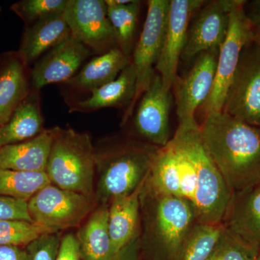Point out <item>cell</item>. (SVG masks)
<instances>
[{
	"label": "cell",
	"mask_w": 260,
	"mask_h": 260,
	"mask_svg": "<svg viewBox=\"0 0 260 260\" xmlns=\"http://www.w3.org/2000/svg\"><path fill=\"white\" fill-rule=\"evenodd\" d=\"M237 0H214L200 8L188 30L181 57L188 61L205 51L220 49L227 36L229 18Z\"/></svg>",
	"instance_id": "5bb4252c"
},
{
	"label": "cell",
	"mask_w": 260,
	"mask_h": 260,
	"mask_svg": "<svg viewBox=\"0 0 260 260\" xmlns=\"http://www.w3.org/2000/svg\"><path fill=\"white\" fill-rule=\"evenodd\" d=\"M64 16L72 36L90 50L104 54L116 47L105 0H68Z\"/></svg>",
	"instance_id": "30bf717a"
},
{
	"label": "cell",
	"mask_w": 260,
	"mask_h": 260,
	"mask_svg": "<svg viewBox=\"0 0 260 260\" xmlns=\"http://www.w3.org/2000/svg\"><path fill=\"white\" fill-rule=\"evenodd\" d=\"M171 90L165 88L160 75L155 73L137 104L134 118L135 129L145 143L162 148L171 140Z\"/></svg>",
	"instance_id": "4fadbf2b"
},
{
	"label": "cell",
	"mask_w": 260,
	"mask_h": 260,
	"mask_svg": "<svg viewBox=\"0 0 260 260\" xmlns=\"http://www.w3.org/2000/svg\"><path fill=\"white\" fill-rule=\"evenodd\" d=\"M27 66L18 51L0 57V126L5 125L30 91Z\"/></svg>",
	"instance_id": "e0dca14e"
},
{
	"label": "cell",
	"mask_w": 260,
	"mask_h": 260,
	"mask_svg": "<svg viewBox=\"0 0 260 260\" xmlns=\"http://www.w3.org/2000/svg\"><path fill=\"white\" fill-rule=\"evenodd\" d=\"M259 252L255 248L224 229L221 237L206 260H256Z\"/></svg>",
	"instance_id": "f1b7e54d"
},
{
	"label": "cell",
	"mask_w": 260,
	"mask_h": 260,
	"mask_svg": "<svg viewBox=\"0 0 260 260\" xmlns=\"http://www.w3.org/2000/svg\"><path fill=\"white\" fill-rule=\"evenodd\" d=\"M203 144L233 193L260 183V127L223 112H213L200 124Z\"/></svg>",
	"instance_id": "7a4b0ae2"
},
{
	"label": "cell",
	"mask_w": 260,
	"mask_h": 260,
	"mask_svg": "<svg viewBox=\"0 0 260 260\" xmlns=\"http://www.w3.org/2000/svg\"><path fill=\"white\" fill-rule=\"evenodd\" d=\"M105 2L108 17L115 34L116 45L129 56L139 16L140 1L133 0L126 5L117 4L114 0Z\"/></svg>",
	"instance_id": "484cf974"
},
{
	"label": "cell",
	"mask_w": 260,
	"mask_h": 260,
	"mask_svg": "<svg viewBox=\"0 0 260 260\" xmlns=\"http://www.w3.org/2000/svg\"><path fill=\"white\" fill-rule=\"evenodd\" d=\"M108 219L109 205H100L77 233L83 260H112L115 256Z\"/></svg>",
	"instance_id": "cb8c5ba5"
},
{
	"label": "cell",
	"mask_w": 260,
	"mask_h": 260,
	"mask_svg": "<svg viewBox=\"0 0 260 260\" xmlns=\"http://www.w3.org/2000/svg\"><path fill=\"white\" fill-rule=\"evenodd\" d=\"M256 260H260V253L259 254V255L257 256V257H256Z\"/></svg>",
	"instance_id": "74e56055"
},
{
	"label": "cell",
	"mask_w": 260,
	"mask_h": 260,
	"mask_svg": "<svg viewBox=\"0 0 260 260\" xmlns=\"http://www.w3.org/2000/svg\"><path fill=\"white\" fill-rule=\"evenodd\" d=\"M55 260H83L76 236L68 234L61 238Z\"/></svg>",
	"instance_id": "d6a6232c"
},
{
	"label": "cell",
	"mask_w": 260,
	"mask_h": 260,
	"mask_svg": "<svg viewBox=\"0 0 260 260\" xmlns=\"http://www.w3.org/2000/svg\"><path fill=\"white\" fill-rule=\"evenodd\" d=\"M170 0H149L146 19L139 41L133 52L131 61L136 73V86L134 98L126 108L122 124L128 120L134 112L138 101L151 81L157 61L164 44Z\"/></svg>",
	"instance_id": "ba28073f"
},
{
	"label": "cell",
	"mask_w": 260,
	"mask_h": 260,
	"mask_svg": "<svg viewBox=\"0 0 260 260\" xmlns=\"http://www.w3.org/2000/svg\"><path fill=\"white\" fill-rule=\"evenodd\" d=\"M222 112L260 127V49L254 42L242 51Z\"/></svg>",
	"instance_id": "9c48e42d"
},
{
	"label": "cell",
	"mask_w": 260,
	"mask_h": 260,
	"mask_svg": "<svg viewBox=\"0 0 260 260\" xmlns=\"http://www.w3.org/2000/svg\"><path fill=\"white\" fill-rule=\"evenodd\" d=\"M0 260H30L28 251L18 246H0Z\"/></svg>",
	"instance_id": "e575fe53"
},
{
	"label": "cell",
	"mask_w": 260,
	"mask_h": 260,
	"mask_svg": "<svg viewBox=\"0 0 260 260\" xmlns=\"http://www.w3.org/2000/svg\"><path fill=\"white\" fill-rule=\"evenodd\" d=\"M70 35L64 13L42 19L27 25L18 51L19 55L28 67Z\"/></svg>",
	"instance_id": "d6986e66"
},
{
	"label": "cell",
	"mask_w": 260,
	"mask_h": 260,
	"mask_svg": "<svg viewBox=\"0 0 260 260\" xmlns=\"http://www.w3.org/2000/svg\"><path fill=\"white\" fill-rule=\"evenodd\" d=\"M44 130L39 91L30 90L10 120L2 126L0 148L32 139Z\"/></svg>",
	"instance_id": "7402d4cb"
},
{
	"label": "cell",
	"mask_w": 260,
	"mask_h": 260,
	"mask_svg": "<svg viewBox=\"0 0 260 260\" xmlns=\"http://www.w3.org/2000/svg\"><path fill=\"white\" fill-rule=\"evenodd\" d=\"M61 239L59 232L43 234L28 245L30 260H55Z\"/></svg>",
	"instance_id": "4dcf8cb0"
},
{
	"label": "cell",
	"mask_w": 260,
	"mask_h": 260,
	"mask_svg": "<svg viewBox=\"0 0 260 260\" xmlns=\"http://www.w3.org/2000/svg\"><path fill=\"white\" fill-rule=\"evenodd\" d=\"M51 232L34 222L0 220V246L29 245L43 234Z\"/></svg>",
	"instance_id": "83f0119b"
},
{
	"label": "cell",
	"mask_w": 260,
	"mask_h": 260,
	"mask_svg": "<svg viewBox=\"0 0 260 260\" xmlns=\"http://www.w3.org/2000/svg\"><path fill=\"white\" fill-rule=\"evenodd\" d=\"M91 52L71 34L37 61L30 72V90L40 91L49 84L71 79Z\"/></svg>",
	"instance_id": "9a60e30c"
},
{
	"label": "cell",
	"mask_w": 260,
	"mask_h": 260,
	"mask_svg": "<svg viewBox=\"0 0 260 260\" xmlns=\"http://www.w3.org/2000/svg\"><path fill=\"white\" fill-rule=\"evenodd\" d=\"M68 0H22L11 10L28 25L48 17L64 13Z\"/></svg>",
	"instance_id": "f546056e"
},
{
	"label": "cell",
	"mask_w": 260,
	"mask_h": 260,
	"mask_svg": "<svg viewBox=\"0 0 260 260\" xmlns=\"http://www.w3.org/2000/svg\"><path fill=\"white\" fill-rule=\"evenodd\" d=\"M95 200L49 184L28 202L32 222L51 232L77 227L94 210Z\"/></svg>",
	"instance_id": "52a82bcc"
},
{
	"label": "cell",
	"mask_w": 260,
	"mask_h": 260,
	"mask_svg": "<svg viewBox=\"0 0 260 260\" xmlns=\"http://www.w3.org/2000/svg\"><path fill=\"white\" fill-rule=\"evenodd\" d=\"M135 86L136 73L131 63L114 81L90 91V96L70 103V112L88 113L125 105L128 107L134 98Z\"/></svg>",
	"instance_id": "44dd1931"
},
{
	"label": "cell",
	"mask_w": 260,
	"mask_h": 260,
	"mask_svg": "<svg viewBox=\"0 0 260 260\" xmlns=\"http://www.w3.org/2000/svg\"><path fill=\"white\" fill-rule=\"evenodd\" d=\"M95 148L99 174L95 202L109 205L133 192L147 179L158 147L130 138H114Z\"/></svg>",
	"instance_id": "3957f363"
},
{
	"label": "cell",
	"mask_w": 260,
	"mask_h": 260,
	"mask_svg": "<svg viewBox=\"0 0 260 260\" xmlns=\"http://www.w3.org/2000/svg\"><path fill=\"white\" fill-rule=\"evenodd\" d=\"M246 12V16L252 25L260 22V0L253 1L251 3L250 10Z\"/></svg>",
	"instance_id": "d590c367"
},
{
	"label": "cell",
	"mask_w": 260,
	"mask_h": 260,
	"mask_svg": "<svg viewBox=\"0 0 260 260\" xmlns=\"http://www.w3.org/2000/svg\"><path fill=\"white\" fill-rule=\"evenodd\" d=\"M130 64L129 56L116 47L89 61L66 83L74 88L92 91L114 81Z\"/></svg>",
	"instance_id": "603a6c76"
},
{
	"label": "cell",
	"mask_w": 260,
	"mask_h": 260,
	"mask_svg": "<svg viewBox=\"0 0 260 260\" xmlns=\"http://www.w3.org/2000/svg\"><path fill=\"white\" fill-rule=\"evenodd\" d=\"M96 154L90 135L71 128L54 127L45 173L51 184L93 198Z\"/></svg>",
	"instance_id": "5b68a950"
},
{
	"label": "cell",
	"mask_w": 260,
	"mask_h": 260,
	"mask_svg": "<svg viewBox=\"0 0 260 260\" xmlns=\"http://www.w3.org/2000/svg\"><path fill=\"white\" fill-rule=\"evenodd\" d=\"M223 223L197 221L183 241L176 260H206L221 237Z\"/></svg>",
	"instance_id": "d4e9b609"
},
{
	"label": "cell",
	"mask_w": 260,
	"mask_h": 260,
	"mask_svg": "<svg viewBox=\"0 0 260 260\" xmlns=\"http://www.w3.org/2000/svg\"><path fill=\"white\" fill-rule=\"evenodd\" d=\"M145 185L189 202L203 223H221L232 196L205 148L197 121L178 124L174 137L158 149Z\"/></svg>",
	"instance_id": "6da1fadb"
},
{
	"label": "cell",
	"mask_w": 260,
	"mask_h": 260,
	"mask_svg": "<svg viewBox=\"0 0 260 260\" xmlns=\"http://www.w3.org/2000/svg\"><path fill=\"white\" fill-rule=\"evenodd\" d=\"M141 239L140 234L137 236L129 244L118 251L112 260H140L141 252Z\"/></svg>",
	"instance_id": "836d02e7"
},
{
	"label": "cell",
	"mask_w": 260,
	"mask_h": 260,
	"mask_svg": "<svg viewBox=\"0 0 260 260\" xmlns=\"http://www.w3.org/2000/svg\"><path fill=\"white\" fill-rule=\"evenodd\" d=\"M219 49L198 56L192 68L183 78H178L174 89L179 124L197 121L195 113L209 97L215 82Z\"/></svg>",
	"instance_id": "8fae6325"
},
{
	"label": "cell",
	"mask_w": 260,
	"mask_h": 260,
	"mask_svg": "<svg viewBox=\"0 0 260 260\" xmlns=\"http://www.w3.org/2000/svg\"><path fill=\"white\" fill-rule=\"evenodd\" d=\"M246 1L237 0L229 18L225 41L219 49L215 82L211 93L200 107L205 117L222 112L228 90L237 71L244 48L253 42V25L246 16Z\"/></svg>",
	"instance_id": "8992f818"
},
{
	"label": "cell",
	"mask_w": 260,
	"mask_h": 260,
	"mask_svg": "<svg viewBox=\"0 0 260 260\" xmlns=\"http://www.w3.org/2000/svg\"><path fill=\"white\" fill-rule=\"evenodd\" d=\"M2 126H0V129H1V127H2Z\"/></svg>",
	"instance_id": "f35d334b"
},
{
	"label": "cell",
	"mask_w": 260,
	"mask_h": 260,
	"mask_svg": "<svg viewBox=\"0 0 260 260\" xmlns=\"http://www.w3.org/2000/svg\"><path fill=\"white\" fill-rule=\"evenodd\" d=\"M202 0H171L164 44L155 64L157 73L168 90H172L178 78L179 59L185 47L192 15L200 10Z\"/></svg>",
	"instance_id": "7c38bea8"
},
{
	"label": "cell",
	"mask_w": 260,
	"mask_h": 260,
	"mask_svg": "<svg viewBox=\"0 0 260 260\" xmlns=\"http://www.w3.org/2000/svg\"><path fill=\"white\" fill-rule=\"evenodd\" d=\"M146 179L131 194L109 205L108 225L115 254L140 234V196Z\"/></svg>",
	"instance_id": "ffe728a7"
},
{
	"label": "cell",
	"mask_w": 260,
	"mask_h": 260,
	"mask_svg": "<svg viewBox=\"0 0 260 260\" xmlns=\"http://www.w3.org/2000/svg\"><path fill=\"white\" fill-rule=\"evenodd\" d=\"M54 128L32 139L0 148V168L18 172H45Z\"/></svg>",
	"instance_id": "ac0fdd59"
},
{
	"label": "cell",
	"mask_w": 260,
	"mask_h": 260,
	"mask_svg": "<svg viewBox=\"0 0 260 260\" xmlns=\"http://www.w3.org/2000/svg\"><path fill=\"white\" fill-rule=\"evenodd\" d=\"M7 220L32 222L29 214L28 202L0 196V220Z\"/></svg>",
	"instance_id": "1f68e13d"
},
{
	"label": "cell",
	"mask_w": 260,
	"mask_h": 260,
	"mask_svg": "<svg viewBox=\"0 0 260 260\" xmlns=\"http://www.w3.org/2000/svg\"><path fill=\"white\" fill-rule=\"evenodd\" d=\"M51 182L45 172H27L0 168V196L28 202Z\"/></svg>",
	"instance_id": "4316f807"
},
{
	"label": "cell",
	"mask_w": 260,
	"mask_h": 260,
	"mask_svg": "<svg viewBox=\"0 0 260 260\" xmlns=\"http://www.w3.org/2000/svg\"><path fill=\"white\" fill-rule=\"evenodd\" d=\"M222 223L260 253V183L233 193Z\"/></svg>",
	"instance_id": "2e32d148"
},
{
	"label": "cell",
	"mask_w": 260,
	"mask_h": 260,
	"mask_svg": "<svg viewBox=\"0 0 260 260\" xmlns=\"http://www.w3.org/2000/svg\"><path fill=\"white\" fill-rule=\"evenodd\" d=\"M253 25V42L260 49V22Z\"/></svg>",
	"instance_id": "8d00e7d4"
},
{
	"label": "cell",
	"mask_w": 260,
	"mask_h": 260,
	"mask_svg": "<svg viewBox=\"0 0 260 260\" xmlns=\"http://www.w3.org/2000/svg\"><path fill=\"white\" fill-rule=\"evenodd\" d=\"M145 232L141 244L162 259L176 260L186 234L197 220L192 205L173 195L155 192L144 185L140 196Z\"/></svg>",
	"instance_id": "277c9868"
}]
</instances>
